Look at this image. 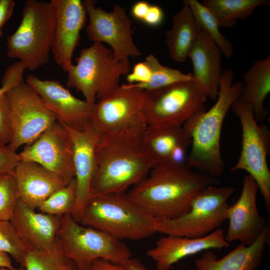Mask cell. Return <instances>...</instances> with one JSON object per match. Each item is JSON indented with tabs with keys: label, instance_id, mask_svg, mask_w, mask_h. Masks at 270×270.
Masks as SVG:
<instances>
[{
	"label": "cell",
	"instance_id": "36",
	"mask_svg": "<svg viewBox=\"0 0 270 270\" xmlns=\"http://www.w3.org/2000/svg\"><path fill=\"white\" fill-rule=\"evenodd\" d=\"M20 161L18 154L8 146H0V174L14 172Z\"/></svg>",
	"mask_w": 270,
	"mask_h": 270
},
{
	"label": "cell",
	"instance_id": "40",
	"mask_svg": "<svg viewBox=\"0 0 270 270\" xmlns=\"http://www.w3.org/2000/svg\"><path fill=\"white\" fill-rule=\"evenodd\" d=\"M88 270H128L123 264L112 262L104 259L94 262Z\"/></svg>",
	"mask_w": 270,
	"mask_h": 270
},
{
	"label": "cell",
	"instance_id": "27",
	"mask_svg": "<svg viewBox=\"0 0 270 270\" xmlns=\"http://www.w3.org/2000/svg\"><path fill=\"white\" fill-rule=\"evenodd\" d=\"M202 2L214 15L220 28L233 26L258 8L270 4L269 0H203Z\"/></svg>",
	"mask_w": 270,
	"mask_h": 270
},
{
	"label": "cell",
	"instance_id": "31",
	"mask_svg": "<svg viewBox=\"0 0 270 270\" xmlns=\"http://www.w3.org/2000/svg\"><path fill=\"white\" fill-rule=\"evenodd\" d=\"M76 198V182L74 178L50 196L38 208L40 212L56 216L72 214Z\"/></svg>",
	"mask_w": 270,
	"mask_h": 270
},
{
	"label": "cell",
	"instance_id": "38",
	"mask_svg": "<svg viewBox=\"0 0 270 270\" xmlns=\"http://www.w3.org/2000/svg\"><path fill=\"white\" fill-rule=\"evenodd\" d=\"M164 18L162 8L158 6L150 5L142 22L148 26H156L160 24Z\"/></svg>",
	"mask_w": 270,
	"mask_h": 270
},
{
	"label": "cell",
	"instance_id": "34",
	"mask_svg": "<svg viewBox=\"0 0 270 270\" xmlns=\"http://www.w3.org/2000/svg\"><path fill=\"white\" fill-rule=\"evenodd\" d=\"M11 136L10 111L6 92L0 98V146H8Z\"/></svg>",
	"mask_w": 270,
	"mask_h": 270
},
{
	"label": "cell",
	"instance_id": "13",
	"mask_svg": "<svg viewBox=\"0 0 270 270\" xmlns=\"http://www.w3.org/2000/svg\"><path fill=\"white\" fill-rule=\"evenodd\" d=\"M144 90L120 86L94 104L90 122L100 134L120 128L147 126L142 112Z\"/></svg>",
	"mask_w": 270,
	"mask_h": 270
},
{
	"label": "cell",
	"instance_id": "16",
	"mask_svg": "<svg viewBox=\"0 0 270 270\" xmlns=\"http://www.w3.org/2000/svg\"><path fill=\"white\" fill-rule=\"evenodd\" d=\"M26 82L41 97L57 120L76 130H82L90 122L94 104L74 96L60 82L41 80L30 74Z\"/></svg>",
	"mask_w": 270,
	"mask_h": 270
},
{
	"label": "cell",
	"instance_id": "37",
	"mask_svg": "<svg viewBox=\"0 0 270 270\" xmlns=\"http://www.w3.org/2000/svg\"><path fill=\"white\" fill-rule=\"evenodd\" d=\"M151 70L145 62H140L136 64L132 72L128 74L126 80L129 84H146L150 82L151 78Z\"/></svg>",
	"mask_w": 270,
	"mask_h": 270
},
{
	"label": "cell",
	"instance_id": "35",
	"mask_svg": "<svg viewBox=\"0 0 270 270\" xmlns=\"http://www.w3.org/2000/svg\"><path fill=\"white\" fill-rule=\"evenodd\" d=\"M25 70V66L20 61L12 64L5 72L2 80V86L8 90L24 82Z\"/></svg>",
	"mask_w": 270,
	"mask_h": 270
},
{
	"label": "cell",
	"instance_id": "1",
	"mask_svg": "<svg viewBox=\"0 0 270 270\" xmlns=\"http://www.w3.org/2000/svg\"><path fill=\"white\" fill-rule=\"evenodd\" d=\"M146 128H123L100 134L95 148L91 195L125 192L156 166L144 144Z\"/></svg>",
	"mask_w": 270,
	"mask_h": 270
},
{
	"label": "cell",
	"instance_id": "5",
	"mask_svg": "<svg viewBox=\"0 0 270 270\" xmlns=\"http://www.w3.org/2000/svg\"><path fill=\"white\" fill-rule=\"evenodd\" d=\"M55 25L50 1L26 0L20 24L8 37V56L18 59L30 71L43 66L49 60Z\"/></svg>",
	"mask_w": 270,
	"mask_h": 270
},
{
	"label": "cell",
	"instance_id": "42",
	"mask_svg": "<svg viewBox=\"0 0 270 270\" xmlns=\"http://www.w3.org/2000/svg\"><path fill=\"white\" fill-rule=\"evenodd\" d=\"M123 265L128 270H148L140 260L130 258Z\"/></svg>",
	"mask_w": 270,
	"mask_h": 270
},
{
	"label": "cell",
	"instance_id": "23",
	"mask_svg": "<svg viewBox=\"0 0 270 270\" xmlns=\"http://www.w3.org/2000/svg\"><path fill=\"white\" fill-rule=\"evenodd\" d=\"M144 142L156 166L186 164L191 140L182 126H146Z\"/></svg>",
	"mask_w": 270,
	"mask_h": 270
},
{
	"label": "cell",
	"instance_id": "26",
	"mask_svg": "<svg viewBox=\"0 0 270 270\" xmlns=\"http://www.w3.org/2000/svg\"><path fill=\"white\" fill-rule=\"evenodd\" d=\"M172 21L171 29L165 34L166 44L172 58L178 62H184L188 58L202 30L186 4L173 16Z\"/></svg>",
	"mask_w": 270,
	"mask_h": 270
},
{
	"label": "cell",
	"instance_id": "41",
	"mask_svg": "<svg viewBox=\"0 0 270 270\" xmlns=\"http://www.w3.org/2000/svg\"><path fill=\"white\" fill-rule=\"evenodd\" d=\"M150 4L144 1H138L132 6V14L136 19L142 21L144 18Z\"/></svg>",
	"mask_w": 270,
	"mask_h": 270
},
{
	"label": "cell",
	"instance_id": "45",
	"mask_svg": "<svg viewBox=\"0 0 270 270\" xmlns=\"http://www.w3.org/2000/svg\"><path fill=\"white\" fill-rule=\"evenodd\" d=\"M0 270H10L5 268L0 267ZM18 270H25V268H24L20 266V268H18Z\"/></svg>",
	"mask_w": 270,
	"mask_h": 270
},
{
	"label": "cell",
	"instance_id": "4",
	"mask_svg": "<svg viewBox=\"0 0 270 270\" xmlns=\"http://www.w3.org/2000/svg\"><path fill=\"white\" fill-rule=\"evenodd\" d=\"M120 240H140L155 234L154 218L127 193L91 195L79 222Z\"/></svg>",
	"mask_w": 270,
	"mask_h": 270
},
{
	"label": "cell",
	"instance_id": "29",
	"mask_svg": "<svg viewBox=\"0 0 270 270\" xmlns=\"http://www.w3.org/2000/svg\"><path fill=\"white\" fill-rule=\"evenodd\" d=\"M25 270H79L61 252L59 244L51 250L30 248L24 260Z\"/></svg>",
	"mask_w": 270,
	"mask_h": 270
},
{
	"label": "cell",
	"instance_id": "14",
	"mask_svg": "<svg viewBox=\"0 0 270 270\" xmlns=\"http://www.w3.org/2000/svg\"><path fill=\"white\" fill-rule=\"evenodd\" d=\"M20 161L36 162L68 184L75 178L73 144L66 126L58 121L18 154Z\"/></svg>",
	"mask_w": 270,
	"mask_h": 270
},
{
	"label": "cell",
	"instance_id": "3",
	"mask_svg": "<svg viewBox=\"0 0 270 270\" xmlns=\"http://www.w3.org/2000/svg\"><path fill=\"white\" fill-rule=\"evenodd\" d=\"M232 70H222L218 96L208 110H201L186 122L182 127L191 140L186 164L190 167L216 178L224 170L221 154L222 124L233 103L240 96L242 82H234Z\"/></svg>",
	"mask_w": 270,
	"mask_h": 270
},
{
	"label": "cell",
	"instance_id": "46",
	"mask_svg": "<svg viewBox=\"0 0 270 270\" xmlns=\"http://www.w3.org/2000/svg\"><path fill=\"white\" fill-rule=\"evenodd\" d=\"M2 35V30L0 29V39Z\"/></svg>",
	"mask_w": 270,
	"mask_h": 270
},
{
	"label": "cell",
	"instance_id": "18",
	"mask_svg": "<svg viewBox=\"0 0 270 270\" xmlns=\"http://www.w3.org/2000/svg\"><path fill=\"white\" fill-rule=\"evenodd\" d=\"M65 126L72 142L73 162L76 182V201L71 214L79 222L84 206L91 196L90 186L95 168V148L101 134L96 130L90 122L82 130Z\"/></svg>",
	"mask_w": 270,
	"mask_h": 270
},
{
	"label": "cell",
	"instance_id": "25",
	"mask_svg": "<svg viewBox=\"0 0 270 270\" xmlns=\"http://www.w3.org/2000/svg\"><path fill=\"white\" fill-rule=\"evenodd\" d=\"M243 88L238 98L249 104L258 122L268 113L264 102L270 92V56L254 62L244 76Z\"/></svg>",
	"mask_w": 270,
	"mask_h": 270
},
{
	"label": "cell",
	"instance_id": "24",
	"mask_svg": "<svg viewBox=\"0 0 270 270\" xmlns=\"http://www.w3.org/2000/svg\"><path fill=\"white\" fill-rule=\"evenodd\" d=\"M268 221L262 233L250 245L241 244L222 258L209 250L195 261L196 270H256L260 266L270 240Z\"/></svg>",
	"mask_w": 270,
	"mask_h": 270
},
{
	"label": "cell",
	"instance_id": "33",
	"mask_svg": "<svg viewBox=\"0 0 270 270\" xmlns=\"http://www.w3.org/2000/svg\"><path fill=\"white\" fill-rule=\"evenodd\" d=\"M18 199L14 172L0 174V220H10Z\"/></svg>",
	"mask_w": 270,
	"mask_h": 270
},
{
	"label": "cell",
	"instance_id": "28",
	"mask_svg": "<svg viewBox=\"0 0 270 270\" xmlns=\"http://www.w3.org/2000/svg\"><path fill=\"white\" fill-rule=\"evenodd\" d=\"M182 4L190 8L200 29L205 32L226 58L234 54L231 42L220 32L218 21L210 10L197 0H184Z\"/></svg>",
	"mask_w": 270,
	"mask_h": 270
},
{
	"label": "cell",
	"instance_id": "30",
	"mask_svg": "<svg viewBox=\"0 0 270 270\" xmlns=\"http://www.w3.org/2000/svg\"><path fill=\"white\" fill-rule=\"evenodd\" d=\"M152 72L150 82L146 84H131L144 90L158 88L177 82L194 80L192 73L184 74L181 71L162 64L152 54H148L144 61Z\"/></svg>",
	"mask_w": 270,
	"mask_h": 270
},
{
	"label": "cell",
	"instance_id": "2",
	"mask_svg": "<svg viewBox=\"0 0 270 270\" xmlns=\"http://www.w3.org/2000/svg\"><path fill=\"white\" fill-rule=\"evenodd\" d=\"M216 182L186 164L157 165L127 194L153 218H174L190 210L199 190Z\"/></svg>",
	"mask_w": 270,
	"mask_h": 270
},
{
	"label": "cell",
	"instance_id": "6",
	"mask_svg": "<svg viewBox=\"0 0 270 270\" xmlns=\"http://www.w3.org/2000/svg\"><path fill=\"white\" fill-rule=\"evenodd\" d=\"M76 63L67 72L66 86L80 92L91 104L116 90L120 77L130 70V63L117 60L110 48L98 42L82 49Z\"/></svg>",
	"mask_w": 270,
	"mask_h": 270
},
{
	"label": "cell",
	"instance_id": "9",
	"mask_svg": "<svg viewBox=\"0 0 270 270\" xmlns=\"http://www.w3.org/2000/svg\"><path fill=\"white\" fill-rule=\"evenodd\" d=\"M206 96L194 80L144 90L142 112L147 126H182L206 110Z\"/></svg>",
	"mask_w": 270,
	"mask_h": 270
},
{
	"label": "cell",
	"instance_id": "22",
	"mask_svg": "<svg viewBox=\"0 0 270 270\" xmlns=\"http://www.w3.org/2000/svg\"><path fill=\"white\" fill-rule=\"evenodd\" d=\"M188 58L193 66L194 81L206 98L216 100L222 70V54L204 30L200 31Z\"/></svg>",
	"mask_w": 270,
	"mask_h": 270
},
{
	"label": "cell",
	"instance_id": "20",
	"mask_svg": "<svg viewBox=\"0 0 270 270\" xmlns=\"http://www.w3.org/2000/svg\"><path fill=\"white\" fill-rule=\"evenodd\" d=\"M14 174L19 200L34 210L68 184L56 173L33 162L20 161Z\"/></svg>",
	"mask_w": 270,
	"mask_h": 270
},
{
	"label": "cell",
	"instance_id": "19",
	"mask_svg": "<svg viewBox=\"0 0 270 270\" xmlns=\"http://www.w3.org/2000/svg\"><path fill=\"white\" fill-rule=\"evenodd\" d=\"M229 246L223 230L218 228L199 238L166 235L160 238L155 246L146 252V255L156 262L157 270H170L174 264L186 256Z\"/></svg>",
	"mask_w": 270,
	"mask_h": 270
},
{
	"label": "cell",
	"instance_id": "44",
	"mask_svg": "<svg viewBox=\"0 0 270 270\" xmlns=\"http://www.w3.org/2000/svg\"><path fill=\"white\" fill-rule=\"evenodd\" d=\"M7 90H8L6 88L2 86L0 88V98L2 96Z\"/></svg>",
	"mask_w": 270,
	"mask_h": 270
},
{
	"label": "cell",
	"instance_id": "10",
	"mask_svg": "<svg viewBox=\"0 0 270 270\" xmlns=\"http://www.w3.org/2000/svg\"><path fill=\"white\" fill-rule=\"evenodd\" d=\"M231 108L240 120L242 132L240 155L231 170H245L254 178L269 213L270 170L266 158L270 149V132L265 125L258 124L249 104L238 98Z\"/></svg>",
	"mask_w": 270,
	"mask_h": 270
},
{
	"label": "cell",
	"instance_id": "21",
	"mask_svg": "<svg viewBox=\"0 0 270 270\" xmlns=\"http://www.w3.org/2000/svg\"><path fill=\"white\" fill-rule=\"evenodd\" d=\"M60 220L61 216L37 212L18 199L10 220L30 247L51 250L58 244Z\"/></svg>",
	"mask_w": 270,
	"mask_h": 270
},
{
	"label": "cell",
	"instance_id": "8",
	"mask_svg": "<svg viewBox=\"0 0 270 270\" xmlns=\"http://www.w3.org/2000/svg\"><path fill=\"white\" fill-rule=\"evenodd\" d=\"M234 190L216 184L205 186L194 196L186 213L174 218H154L156 232L189 238L207 236L227 220L228 200Z\"/></svg>",
	"mask_w": 270,
	"mask_h": 270
},
{
	"label": "cell",
	"instance_id": "17",
	"mask_svg": "<svg viewBox=\"0 0 270 270\" xmlns=\"http://www.w3.org/2000/svg\"><path fill=\"white\" fill-rule=\"evenodd\" d=\"M242 184L240 197L228 210L229 225L225 239L228 243L238 240L250 245L258 237L266 224L258 210V188L256 182L248 174L244 178Z\"/></svg>",
	"mask_w": 270,
	"mask_h": 270
},
{
	"label": "cell",
	"instance_id": "15",
	"mask_svg": "<svg viewBox=\"0 0 270 270\" xmlns=\"http://www.w3.org/2000/svg\"><path fill=\"white\" fill-rule=\"evenodd\" d=\"M56 25L52 47L54 60L67 72L72 64V57L78 44L80 32L84 27L87 12L80 0H50Z\"/></svg>",
	"mask_w": 270,
	"mask_h": 270
},
{
	"label": "cell",
	"instance_id": "32",
	"mask_svg": "<svg viewBox=\"0 0 270 270\" xmlns=\"http://www.w3.org/2000/svg\"><path fill=\"white\" fill-rule=\"evenodd\" d=\"M30 248L10 220H0V251L8 254L24 268L25 258Z\"/></svg>",
	"mask_w": 270,
	"mask_h": 270
},
{
	"label": "cell",
	"instance_id": "39",
	"mask_svg": "<svg viewBox=\"0 0 270 270\" xmlns=\"http://www.w3.org/2000/svg\"><path fill=\"white\" fill-rule=\"evenodd\" d=\"M15 7V2L12 0H0V29L11 17Z\"/></svg>",
	"mask_w": 270,
	"mask_h": 270
},
{
	"label": "cell",
	"instance_id": "7",
	"mask_svg": "<svg viewBox=\"0 0 270 270\" xmlns=\"http://www.w3.org/2000/svg\"><path fill=\"white\" fill-rule=\"evenodd\" d=\"M58 240L62 252L79 270H88L98 259L123 264L132 256L126 244L102 231L81 224L71 214L61 216Z\"/></svg>",
	"mask_w": 270,
	"mask_h": 270
},
{
	"label": "cell",
	"instance_id": "43",
	"mask_svg": "<svg viewBox=\"0 0 270 270\" xmlns=\"http://www.w3.org/2000/svg\"><path fill=\"white\" fill-rule=\"evenodd\" d=\"M0 267L10 270H18L12 264L10 256L7 253L0 251Z\"/></svg>",
	"mask_w": 270,
	"mask_h": 270
},
{
	"label": "cell",
	"instance_id": "12",
	"mask_svg": "<svg viewBox=\"0 0 270 270\" xmlns=\"http://www.w3.org/2000/svg\"><path fill=\"white\" fill-rule=\"evenodd\" d=\"M84 3L88 18L86 34L90 40L108 44L114 58L122 62L130 63V58L141 54L132 38V21L124 7L115 4L108 12L97 6L95 0Z\"/></svg>",
	"mask_w": 270,
	"mask_h": 270
},
{
	"label": "cell",
	"instance_id": "11",
	"mask_svg": "<svg viewBox=\"0 0 270 270\" xmlns=\"http://www.w3.org/2000/svg\"><path fill=\"white\" fill-rule=\"evenodd\" d=\"M12 136L8 147L12 151L35 141L57 121L34 90L26 82L6 92Z\"/></svg>",
	"mask_w": 270,
	"mask_h": 270
}]
</instances>
